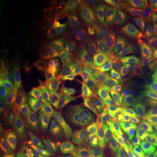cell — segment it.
<instances>
[{
  "label": "cell",
  "instance_id": "cell-2",
  "mask_svg": "<svg viewBox=\"0 0 157 157\" xmlns=\"http://www.w3.org/2000/svg\"><path fill=\"white\" fill-rule=\"evenodd\" d=\"M60 114L65 122L71 127L90 126L96 120L93 105L76 91L69 92L62 98Z\"/></svg>",
  "mask_w": 157,
  "mask_h": 157
},
{
  "label": "cell",
  "instance_id": "cell-5",
  "mask_svg": "<svg viewBox=\"0 0 157 157\" xmlns=\"http://www.w3.org/2000/svg\"><path fill=\"white\" fill-rule=\"evenodd\" d=\"M102 113V119L127 135L132 144L142 143L148 140V129L137 126L129 121L123 114L122 108L117 103H107L103 107Z\"/></svg>",
  "mask_w": 157,
  "mask_h": 157
},
{
  "label": "cell",
  "instance_id": "cell-15",
  "mask_svg": "<svg viewBox=\"0 0 157 157\" xmlns=\"http://www.w3.org/2000/svg\"><path fill=\"white\" fill-rule=\"evenodd\" d=\"M111 43L117 62L121 67L132 64L146 50L142 43H125L118 38L111 39Z\"/></svg>",
  "mask_w": 157,
  "mask_h": 157
},
{
  "label": "cell",
  "instance_id": "cell-13",
  "mask_svg": "<svg viewBox=\"0 0 157 157\" xmlns=\"http://www.w3.org/2000/svg\"><path fill=\"white\" fill-rule=\"evenodd\" d=\"M51 132L44 125L37 127L23 152L25 157H46L50 151Z\"/></svg>",
  "mask_w": 157,
  "mask_h": 157
},
{
  "label": "cell",
  "instance_id": "cell-10",
  "mask_svg": "<svg viewBox=\"0 0 157 157\" xmlns=\"http://www.w3.org/2000/svg\"><path fill=\"white\" fill-rule=\"evenodd\" d=\"M96 137L101 146L114 151L130 146L129 137L103 119L96 124Z\"/></svg>",
  "mask_w": 157,
  "mask_h": 157
},
{
  "label": "cell",
  "instance_id": "cell-6",
  "mask_svg": "<svg viewBox=\"0 0 157 157\" xmlns=\"http://www.w3.org/2000/svg\"><path fill=\"white\" fill-rule=\"evenodd\" d=\"M121 66L117 63L104 71L94 80L92 86L94 98L102 102H111L117 95V81Z\"/></svg>",
  "mask_w": 157,
  "mask_h": 157
},
{
  "label": "cell",
  "instance_id": "cell-23",
  "mask_svg": "<svg viewBox=\"0 0 157 157\" xmlns=\"http://www.w3.org/2000/svg\"><path fill=\"white\" fill-rule=\"evenodd\" d=\"M82 157H116V156L113 151L100 145L93 152Z\"/></svg>",
  "mask_w": 157,
  "mask_h": 157
},
{
  "label": "cell",
  "instance_id": "cell-9",
  "mask_svg": "<svg viewBox=\"0 0 157 157\" xmlns=\"http://www.w3.org/2000/svg\"><path fill=\"white\" fill-rule=\"evenodd\" d=\"M140 86V78L135 61L124 68L119 76L117 96L123 101H129L135 97Z\"/></svg>",
  "mask_w": 157,
  "mask_h": 157
},
{
  "label": "cell",
  "instance_id": "cell-1",
  "mask_svg": "<svg viewBox=\"0 0 157 157\" xmlns=\"http://www.w3.org/2000/svg\"><path fill=\"white\" fill-rule=\"evenodd\" d=\"M2 60L9 101L28 109L35 97L39 68L31 59L12 52L4 53Z\"/></svg>",
  "mask_w": 157,
  "mask_h": 157
},
{
  "label": "cell",
  "instance_id": "cell-16",
  "mask_svg": "<svg viewBox=\"0 0 157 157\" xmlns=\"http://www.w3.org/2000/svg\"><path fill=\"white\" fill-rule=\"evenodd\" d=\"M90 26L84 23L73 25L67 32V46L83 50L89 44L90 38Z\"/></svg>",
  "mask_w": 157,
  "mask_h": 157
},
{
  "label": "cell",
  "instance_id": "cell-11",
  "mask_svg": "<svg viewBox=\"0 0 157 157\" xmlns=\"http://www.w3.org/2000/svg\"><path fill=\"white\" fill-rule=\"evenodd\" d=\"M137 2H113L107 5L103 13V21L113 33L121 23L135 13Z\"/></svg>",
  "mask_w": 157,
  "mask_h": 157
},
{
  "label": "cell",
  "instance_id": "cell-24",
  "mask_svg": "<svg viewBox=\"0 0 157 157\" xmlns=\"http://www.w3.org/2000/svg\"><path fill=\"white\" fill-rule=\"evenodd\" d=\"M151 61V59L150 58L146 52H143L135 60V63H136V67L137 70L143 69V68H146Z\"/></svg>",
  "mask_w": 157,
  "mask_h": 157
},
{
  "label": "cell",
  "instance_id": "cell-26",
  "mask_svg": "<svg viewBox=\"0 0 157 157\" xmlns=\"http://www.w3.org/2000/svg\"><path fill=\"white\" fill-rule=\"evenodd\" d=\"M117 157H135L133 151V148L130 146L125 147L120 149L119 152L118 153Z\"/></svg>",
  "mask_w": 157,
  "mask_h": 157
},
{
  "label": "cell",
  "instance_id": "cell-12",
  "mask_svg": "<svg viewBox=\"0 0 157 157\" xmlns=\"http://www.w3.org/2000/svg\"><path fill=\"white\" fill-rule=\"evenodd\" d=\"M148 28L146 22L135 13L119 25L117 29L118 39L125 43H141Z\"/></svg>",
  "mask_w": 157,
  "mask_h": 157
},
{
  "label": "cell",
  "instance_id": "cell-20",
  "mask_svg": "<svg viewBox=\"0 0 157 157\" xmlns=\"http://www.w3.org/2000/svg\"><path fill=\"white\" fill-rule=\"evenodd\" d=\"M137 71L140 78V90L143 93L157 87V59H151L146 68Z\"/></svg>",
  "mask_w": 157,
  "mask_h": 157
},
{
  "label": "cell",
  "instance_id": "cell-18",
  "mask_svg": "<svg viewBox=\"0 0 157 157\" xmlns=\"http://www.w3.org/2000/svg\"><path fill=\"white\" fill-rule=\"evenodd\" d=\"M25 110L26 109L18 104L9 101L3 110L1 118V126L22 125Z\"/></svg>",
  "mask_w": 157,
  "mask_h": 157
},
{
  "label": "cell",
  "instance_id": "cell-8",
  "mask_svg": "<svg viewBox=\"0 0 157 157\" xmlns=\"http://www.w3.org/2000/svg\"><path fill=\"white\" fill-rule=\"evenodd\" d=\"M82 51V50L67 45H64L56 51L52 61V71L58 85H63L70 68Z\"/></svg>",
  "mask_w": 157,
  "mask_h": 157
},
{
  "label": "cell",
  "instance_id": "cell-22",
  "mask_svg": "<svg viewBox=\"0 0 157 157\" xmlns=\"http://www.w3.org/2000/svg\"><path fill=\"white\" fill-rule=\"evenodd\" d=\"M147 142L149 143L155 157H157V121L151 127Z\"/></svg>",
  "mask_w": 157,
  "mask_h": 157
},
{
  "label": "cell",
  "instance_id": "cell-25",
  "mask_svg": "<svg viewBox=\"0 0 157 157\" xmlns=\"http://www.w3.org/2000/svg\"><path fill=\"white\" fill-rule=\"evenodd\" d=\"M135 157H150L148 151L145 146H138L133 148Z\"/></svg>",
  "mask_w": 157,
  "mask_h": 157
},
{
  "label": "cell",
  "instance_id": "cell-4",
  "mask_svg": "<svg viewBox=\"0 0 157 157\" xmlns=\"http://www.w3.org/2000/svg\"><path fill=\"white\" fill-rule=\"evenodd\" d=\"M122 113L137 126L150 129L157 121V90L151 95L126 104L122 108Z\"/></svg>",
  "mask_w": 157,
  "mask_h": 157
},
{
  "label": "cell",
  "instance_id": "cell-17",
  "mask_svg": "<svg viewBox=\"0 0 157 157\" xmlns=\"http://www.w3.org/2000/svg\"><path fill=\"white\" fill-rule=\"evenodd\" d=\"M21 125L1 126L0 140L1 149L9 153H17L20 142V130Z\"/></svg>",
  "mask_w": 157,
  "mask_h": 157
},
{
  "label": "cell",
  "instance_id": "cell-3",
  "mask_svg": "<svg viewBox=\"0 0 157 157\" xmlns=\"http://www.w3.org/2000/svg\"><path fill=\"white\" fill-rule=\"evenodd\" d=\"M117 63L112 47L111 39L108 44L88 51L83 72L77 84L78 87L84 89L90 82H94L104 71Z\"/></svg>",
  "mask_w": 157,
  "mask_h": 157
},
{
  "label": "cell",
  "instance_id": "cell-27",
  "mask_svg": "<svg viewBox=\"0 0 157 157\" xmlns=\"http://www.w3.org/2000/svg\"><path fill=\"white\" fill-rule=\"evenodd\" d=\"M7 30H8V26H7V23L5 19L1 17V43L4 42L7 36Z\"/></svg>",
  "mask_w": 157,
  "mask_h": 157
},
{
  "label": "cell",
  "instance_id": "cell-7",
  "mask_svg": "<svg viewBox=\"0 0 157 157\" xmlns=\"http://www.w3.org/2000/svg\"><path fill=\"white\" fill-rule=\"evenodd\" d=\"M15 43L17 49L27 58L36 61L42 59L43 51L40 42L32 30L25 24L21 23L17 25Z\"/></svg>",
  "mask_w": 157,
  "mask_h": 157
},
{
  "label": "cell",
  "instance_id": "cell-19",
  "mask_svg": "<svg viewBox=\"0 0 157 157\" xmlns=\"http://www.w3.org/2000/svg\"><path fill=\"white\" fill-rule=\"evenodd\" d=\"M88 51H89V44L87 45L82 50L81 53L79 54V56L76 60V61L74 63L73 66L70 68L66 79H65L63 84L60 87V91H64L65 90L69 87L74 82L79 80L82 72H83L84 63H85V60L86 58H87Z\"/></svg>",
  "mask_w": 157,
  "mask_h": 157
},
{
  "label": "cell",
  "instance_id": "cell-14",
  "mask_svg": "<svg viewBox=\"0 0 157 157\" xmlns=\"http://www.w3.org/2000/svg\"><path fill=\"white\" fill-rule=\"evenodd\" d=\"M56 77L52 69H49L44 64L39 68V74L35 93V108L40 109L48 103L53 90Z\"/></svg>",
  "mask_w": 157,
  "mask_h": 157
},
{
  "label": "cell",
  "instance_id": "cell-29",
  "mask_svg": "<svg viewBox=\"0 0 157 157\" xmlns=\"http://www.w3.org/2000/svg\"><path fill=\"white\" fill-rule=\"evenodd\" d=\"M21 157H25V156H23V154H22V156H21Z\"/></svg>",
  "mask_w": 157,
  "mask_h": 157
},
{
  "label": "cell",
  "instance_id": "cell-28",
  "mask_svg": "<svg viewBox=\"0 0 157 157\" xmlns=\"http://www.w3.org/2000/svg\"><path fill=\"white\" fill-rule=\"evenodd\" d=\"M152 25H153V26H154V29H156V30L157 31V21H156V23H154V24H153Z\"/></svg>",
  "mask_w": 157,
  "mask_h": 157
},
{
  "label": "cell",
  "instance_id": "cell-21",
  "mask_svg": "<svg viewBox=\"0 0 157 157\" xmlns=\"http://www.w3.org/2000/svg\"><path fill=\"white\" fill-rule=\"evenodd\" d=\"M135 13L149 27L157 21V1H137Z\"/></svg>",
  "mask_w": 157,
  "mask_h": 157
}]
</instances>
